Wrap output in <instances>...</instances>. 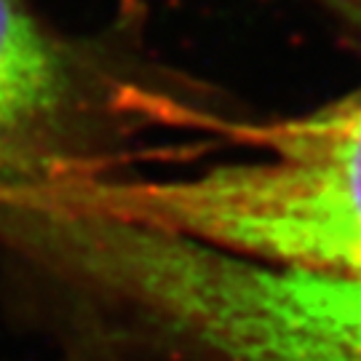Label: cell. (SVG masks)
<instances>
[{
	"label": "cell",
	"mask_w": 361,
	"mask_h": 361,
	"mask_svg": "<svg viewBox=\"0 0 361 361\" xmlns=\"http://www.w3.org/2000/svg\"><path fill=\"white\" fill-rule=\"evenodd\" d=\"M54 174L0 190L271 265L361 273V89L268 123L249 155L190 174Z\"/></svg>",
	"instance_id": "cell-1"
},
{
	"label": "cell",
	"mask_w": 361,
	"mask_h": 361,
	"mask_svg": "<svg viewBox=\"0 0 361 361\" xmlns=\"http://www.w3.org/2000/svg\"><path fill=\"white\" fill-rule=\"evenodd\" d=\"M225 361H361V273L246 262L219 302Z\"/></svg>",
	"instance_id": "cell-2"
},
{
	"label": "cell",
	"mask_w": 361,
	"mask_h": 361,
	"mask_svg": "<svg viewBox=\"0 0 361 361\" xmlns=\"http://www.w3.org/2000/svg\"><path fill=\"white\" fill-rule=\"evenodd\" d=\"M86 62L27 0H0V180L43 171L89 99Z\"/></svg>",
	"instance_id": "cell-3"
},
{
	"label": "cell",
	"mask_w": 361,
	"mask_h": 361,
	"mask_svg": "<svg viewBox=\"0 0 361 361\" xmlns=\"http://www.w3.org/2000/svg\"><path fill=\"white\" fill-rule=\"evenodd\" d=\"M316 3H322L324 8H329L340 19L361 30V0H316Z\"/></svg>",
	"instance_id": "cell-4"
}]
</instances>
